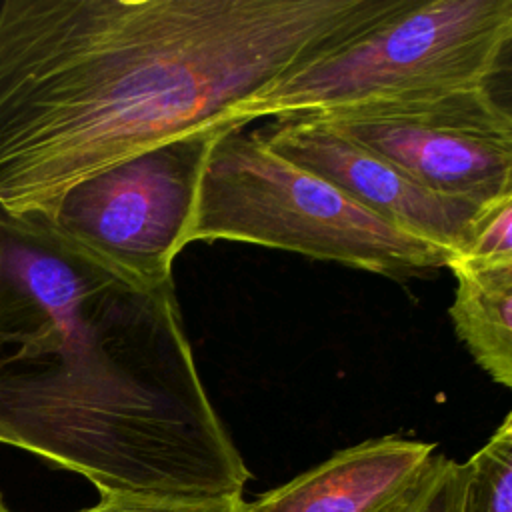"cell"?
<instances>
[{"instance_id": "8fae6325", "label": "cell", "mask_w": 512, "mask_h": 512, "mask_svg": "<svg viewBox=\"0 0 512 512\" xmlns=\"http://www.w3.org/2000/svg\"><path fill=\"white\" fill-rule=\"evenodd\" d=\"M458 256L478 260H512V194L480 208L472 224L470 242Z\"/></svg>"}, {"instance_id": "8992f818", "label": "cell", "mask_w": 512, "mask_h": 512, "mask_svg": "<svg viewBox=\"0 0 512 512\" xmlns=\"http://www.w3.org/2000/svg\"><path fill=\"white\" fill-rule=\"evenodd\" d=\"M224 128L190 132L120 160L72 186L48 216L104 262L160 286L186 246L200 176Z\"/></svg>"}, {"instance_id": "3957f363", "label": "cell", "mask_w": 512, "mask_h": 512, "mask_svg": "<svg viewBox=\"0 0 512 512\" xmlns=\"http://www.w3.org/2000/svg\"><path fill=\"white\" fill-rule=\"evenodd\" d=\"M198 240L290 250L396 280L426 276L452 258L374 216L240 126L224 128L208 152L186 244Z\"/></svg>"}, {"instance_id": "4fadbf2b", "label": "cell", "mask_w": 512, "mask_h": 512, "mask_svg": "<svg viewBox=\"0 0 512 512\" xmlns=\"http://www.w3.org/2000/svg\"><path fill=\"white\" fill-rule=\"evenodd\" d=\"M460 494L462 464L442 454L436 472L408 512H460Z\"/></svg>"}, {"instance_id": "9c48e42d", "label": "cell", "mask_w": 512, "mask_h": 512, "mask_svg": "<svg viewBox=\"0 0 512 512\" xmlns=\"http://www.w3.org/2000/svg\"><path fill=\"white\" fill-rule=\"evenodd\" d=\"M456 278L448 308L458 338L474 362L496 382L512 386V260L454 256Z\"/></svg>"}, {"instance_id": "7c38bea8", "label": "cell", "mask_w": 512, "mask_h": 512, "mask_svg": "<svg viewBox=\"0 0 512 512\" xmlns=\"http://www.w3.org/2000/svg\"><path fill=\"white\" fill-rule=\"evenodd\" d=\"M242 494L200 498V500H140V498H100L92 508L80 512H244Z\"/></svg>"}, {"instance_id": "5bb4252c", "label": "cell", "mask_w": 512, "mask_h": 512, "mask_svg": "<svg viewBox=\"0 0 512 512\" xmlns=\"http://www.w3.org/2000/svg\"><path fill=\"white\" fill-rule=\"evenodd\" d=\"M0 512H14L12 508H8V504H6L4 496H2V492H0Z\"/></svg>"}, {"instance_id": "ba28073f", "label": "cell", "mask_w": 512, "mask_h": 512, "mask_svg": "<svg viewBox=\"0 0 512 512\" xmlns=\"http://www.w3.org/2000/svg\"><path fill=\"white\" fill-rule=\"evenodd\" d=\"M440 456L430 442L370 438L246 502L244 512H408Z\"/></svg>"}, {"instance_id": "30bf717a", "label": "cell", "mask_w": 512, "mask_h": 512, "mask_svg": "<svg viewBox=\"0 0 512 512\" xmlns=\"http://www.w3.org/2000/svg\"><path fill=\"white\" fill-rule=\"evenodd\" d=\"M460 512H512V414L462 464Z\"/></svg>"}, {"instance_id": "52a82bcc", "label": "cell", "mask_w": 512, "mask_h": 512, "mask_svg": "<svg viewBox=\"0 0 512 512\" xmlns=\"http://www.w3.org/2000/svg\"><path fill=\"white\" fill-rule=\"evenodd\" d=\"M258 136L272 152L324 178L384 222L448 250L452 258L466 250L482 206L422 188L380 154L306 116L276 118Z\"/></svg>"}, {"instance_id": "7a4b0ae2", "label": "cell", "mask_w": 512, "mask_h": 512, "mask_svg": "<svg viewBox=\"0 0 512 512\" xmlns=\"http://www.w3.org/2000/svg\"><path fill=\"white\" fill-rule=\"evenodd\" d=\"M0 444L84 476L100 498L200 500L250 480L174 280L144 284L48 216L2 210Z\"/></svg>"}, {"instance_id": "5b68a950", "label": "cell", "mask_w": 512, "mask_h": 512, "mask_svg": "<svg viewBox=\"0 0 512 512\" xmlns=\"http://www.w3.org/2000/svg\"><path fill=\"white\" fill-rule=\"evenodd\" d=\"M496 84L306 118L380 154L438 196L484 206L512 194V114Z\"/></svg>"}, {"instance_id": "6da1fadb", "label": "cell", "mask_w": 512, "mask_h": 512, "mask_svg": "<svg viewBox=\"0 0 512 512\" xmlns=\"http://www.w3.org/2000/svg\"><path fill=\"white\" fill-rule=\"evenodd\" d=\"M402 0H8L0 210L50 216L78 182L234 112Z\"/></svg>"}, {"instance_id": "277c9868", "label": "cell", "mask_w": 512, "mask_h": 512, "mask_svg": "<svg viewBox=\"0 0 512 512\" xmlns=\"http://www.w3.org/2000/svg\"><path fill=\"white\" fill-rule=\"evenodd\" d=\"M510 44L512 0H402L242 104L232 124L494 84L508 70Z\"/></svg>"}]
</instances>
